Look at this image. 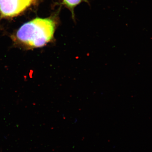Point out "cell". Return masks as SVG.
<instances>
[{
	"mask_svg": "<svg viewBox=\"0 0 152 152\" xmlns=\"http://www.w3.org/2000/svg\"><path fill=\"white\" fill-rule=\"evenodd\" d=\"M56 26L54 18H36L23 25L11 38L26 48L42 47L52 39Z\"/></svg>",
	"mask_w": 152,
	"mask_h": 152,
	"instance_id": "1",
	"label": "cell"
},
{
	"mask_svg": "<svg viewBox=\"0 0 152 152\" xmlns=\"http://www.w3.org/2000/svg\"><path fill=\"white\" fill-rule=\"evenodd\" d=\"M38 0H0V15L2 18L18 16L35 4Z\"/></svg>",
	"mask_w": 152,
	"mask_h": 152,
	"instance_id": "2",
	"label": "cell"
},
{
	"mask_svg": "<svg viewBox=\"0 0 152 152\" xmlns=\"http://www.w3.org/2000/svg\"><path fill=\"white\" fill-rule=\"evenodd\" d=\"M83 0H63L62 4L65 6L71 11L73 16H74V9L75 7L79 4H80Z\"/></svg>",
	"mask_w": 152,
	"mask_h": 152,
	"instance_id": "3",
	"label": "cell"
}]
</instances>
